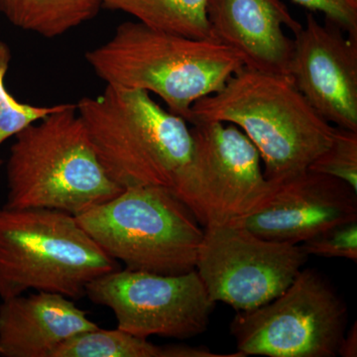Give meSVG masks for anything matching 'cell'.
I'll return each mask as SVG.
<instances>
[{"instance_id": "1", "label": "cell", "mask_w": 357, "mask_h": 357, "mask_svg": "<svg viewBox=\"0 0 357 357\" xmlns=\"http://www.w3.org/2000/svg\"><path fill=\"white\" fill-rule=\"evenodd\" d=\"M96 76L109 86L156 95L191 123L192 107L244 68L229 47L162 31L139 21L121 23L112 38L86 52Z\"/></svg>"}, {"instance_id": "2", "label": "cell", "mask_w": 357, "mask_h": 357, "mask_svg": "<svg viewBox=\"0 0 357 357\" xmlns=\"http://www.w3.org/2000/svg\"><path fill=\"white\" fill-rule=\"evenodd\" d=\"M196 121L241 128L257 148L265 177L276 183L307 171L331 146L337 129L310 105L292 77L246 68L222 91L192 105L191 124Z\"/></svg>"}, {"instance_id": "3", "label": "cell", "mask_w": 357, "mask_h": 357, "mask_svg": "<svg viewBox=\"0 0 357 357\" xmlns=\"http://www.w3.org/2000/svg\"><path fill=\"white\" fill-rule=\"evenodd\" d=\"M6 163L8 208L77 215L122 191L107 175L74 103L15 136Z\"/></svg>"}, {"instance_id": "4", "label": "cell", "mask_w": 357, "mask_h": 357, "mask_svg": "<svg viewBox=\"0 0 357 357\" xmlns=\"http://www.w3.org/2000/svg\"><path fill=\"white\" fill-rule=\"evenodd\" d=\"M100 163L121 189L173 187L191 157V128L141 89L105 86L76 103Z\"/></svg>"}, {"instance_id": "5", "label": "cell", "mask_w": 357, "mask_h": 357, "mask_svg": "<svg viewBox=\"0 0 357 357\" xmlns=\"http://www.w3.org/2000/svg\"><path fill=\"white\" fill-rule=\"evenodd\" d=\"M119 266L70 213L0 208L1 300L28 290L79 300L91 282Z\"/></svg>"}, {"instance_id": "6", "label": "cell", "mask_w": 357, "mask_h": 357, "mask_svg": "<svg viewBox=\"0 0 357 357\" xmlns=\"http://www.w3.org/2000/svg\"><path fill=\"white\" fill-rule=\"evenodd\" d=\"M75 217L126 269L178 275L196 267L204 229L169 188H128Z\"/></svg>"}, {"instance_id": "7", "label": "cell", "mask_w": 357, "mask_h": 357, "mask_svg": "<svg viewBox=\"0 0 357 357\" xmlns=\"http://www.w3.org/2000/svg\"><path fill=\"white\" fill-rule=\"evenodd\" d=\"M191 157L171 191L203 229L227 225L255 210L273 191L257 148L241 128L220 121L192 124Z\"/></svg>"}, {"instance_id": "8", "label": "cell", "mask_w": 357, "mask_h": 357, "mask_svg": "<svg viewBox=\"0 0 357 357\" xmlns=\"http://www.w3.org/2000/svg\"><path fill=\"white\" fill-rule=\"evenodd\" d=\"M347 314L332 284L303 268L271 302L237 312L230 333L243 356L333 357L347 333Z\"/></svg>"}, {"instance_id": "9", "label": "cell", "mask_w": 357, "mask_h": 357, "mask_svg": "<svg viewBox=\"0 0 357 357\" xmlns=\"http://www.w3.org/2000/svg\"><path fill=\"white\" fill-rule=\"evenodd\" d=\"M309 257L300 244L268 241L227 223L204 229L195 269L213 302L246 312L281 295Z\"/></svg>"}, {"instance_id": "10", "label": "cell", "mask_w": 357, "mask_h": 357, "mask_svg": "<svg viewBox=\"0 0 357 357\" xmlns=\"http://www.w3.org/2000/svg\"><path fill=\"white\" fill-rule=\"evenodd\" d=\"M86 297L112 310L119 330L180 340L206 332L217 304L196 269L178 275L117 269L91 282Z\"/></svg>"}, {"instance_id": "11", "label": "cell", "mask_w": 357, "mask_h": 357, "mask_svg": "<svg viewBox=\"0 0 357 357\" xmlns=\"http://www.w3.org/2000/svg\"><path fill=\"white\" fill-rule=\"evenodd\" d=\"M294 36V84L326 121L357 132V40L311 13Z\"/></svg>"}, {"instance_id": "12", "label": "cell", "mask_w": 357, "mask_h": 357, "mask_svg": "<svg viewBox=\"0 0 357 357\" xmlns=\"http://www.w3.org/2000/svg\"><path fill=\"white\" fill-rule=\"evenodd\" d=\"M352 220L357 192L340 178L307 170L277 183L255 210L230 223L268 241L301 244Z\"/></svg>"}, {"instance_id": "13", "label": "cell", "mask_w": 357, "mask_h": 357, "mask_svg": "<svg viewBox=\"0 0 357 357\" xmlns=\"http://www.w3.org/2000/svg\"><path fill=\"white\" fill-rule=\"evenodd\" d=\"M208 24L215 41L236 52L246 69L287 75L290 73L293 34L302 23L282 0H208Z\"/></svg>"}, {"instance_id": "14", "label": "cell", "mask_w": 357, "mask_h": 357, "mask_svg": "<svg viewBox=\"0 0 357 357\" xmlns=\"http://www.w3.org/2000/svg\"><path fill=\"white\" fill-rule=\"evenodd\" d=\"M96 328L88 312L64 295L23 294L0 304V356L53 357L70 338Z\"/></svg>"}, {"instance_id": "15", "label": "cell", "mask_w": 357, "mask_h": 357, "mask_svg": "<svg viewBox=\"0 0 357 357\" xmlns=\"http://www.w3.org/2000/svg\"><path fill=\"white\" fill-rule=\"evenodd\" d=\"M100 0H0V13L16 28L57 38L93 20Z\"/></svg>"}, {"instance_id": "16", "label": "cell", "mask_w": 357, "mask_h": 357, "mask_svg": "<svg viewBox=\"0 0 357 357\" xmlns=\"http://www.w3.org/2000/svg\"><path fill=\"white\" fill-rule=\"evenodd\" d=\"M100 3L155 29L215 41L206 14L208 0H100Z\"/></svg>"}, {"instance_id": "17", "label": "cell", "mask_w": 357, "mask_h": 357, "mask_svg": "<svg viewBox=\"0 0 357 357\" xmlns=\"http://www.w3.org/2000/svg\"><path fill=\"white\" fill-rule=\"evenodd\" d=\"M53 357H171V345L160 347L119 328H98L70 338Z\"/></svg>"}, {"instance_id": "18", "label": "cell", "mask_w": 357, "mask_h": 357, "mask_svg": "<svg viewBox=\"0 0 357 357\" xmlns=\"http://www.w3.org/2000/svg\"><path fill=\"white\" fill-rule=\"evenodd\" d=\"M13 53L10 47L0 41V146L15 137L23 129L56 112L63 103L54 105H36L20 102L6 88V77L10 67ZM3 161L0 159V167Z\"/></svg>"}, {"instance_id": "19", "label": "cell", "mask_w": 357, "mask_h": 357, "mask_svg": "<svg viewBox=\"0 0 357 357\" xmlns=\"http://www.w3.org/2000/svg\"><path fill=\"white\" fill-rule=\"evenodd\" d=\"M307 170L340 178L357 192V132L337 128L331 146Z\"/></svg>"}, {"instance_id": "20", "label": "cell", "mask_w": 357, "mask_h": 357, "mask_svg": "<svg viewBox=\"0 0 357 357\" xmlns=\"http://www.w3.org/2000/svg\"><path fill=\"white\" fill-rule=\"evenodd\" d=\"M307 256L357 261V220L342 223L300 244Z\"/></svg>"}, {"instance_id": "21", "label": "cell", "mask_w": 357, "mask_h": 357, "mask_svg": "<svg viewBox=\"0 0 357 357\" xmlns=\"http://www.w3.org/2000/svg\"><path fill=\"white\" fill-rule=\"evenodd\" d=\"M312 13H321L347 36L357 40V0H292Z\"/></svg>"}, {"instance_id": "22", "label": "cell", "mask_w": 357, "mask_h": 357, "mask_svg": "<svg viewBox=\"0 0 357 357\" xmlns=\"http://www.w3.org/2000/svg\"><path fill=\"white\" fill-rule=\"evenodd\" d=\"M337 356L342 357L357 356V324L354 323L349 332L345 333L344 337L340 342L337 349Z\"/></svg>"}]
</instances>
